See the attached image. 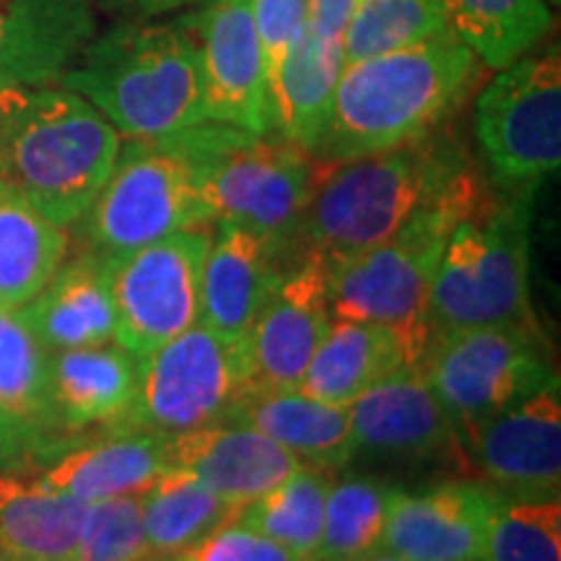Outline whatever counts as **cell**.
Listing matches in <instances>:
<instances>
[{"instance_id": "obj_1", "label": "cell", "mask_w": 561, "mask_h": 561, "mask_svg": "<svg viewBox=\"0 0 561 561\" xmlns=\"http://www.w3.org/2000/svg\"><path fill=\"white\" fill-rule=\"evenodd\" d=\"M476 172L466 144L447 125L398 149L331 164L301 216L294 257L314 255L331 265L377 248Z\"/></svg>"}, {"instance_id": "obj_2", "label": "cell", "mask_w": 561, "mask_h": 561, "mask_svg": "<svg viewBox=\"0 0 561 561\" xmlns=\"http://www.w3.org/2000/svg\"><path fill=\"white\" fill-rule=\"evenodd\" d=\"M481 73L479 58L450 34L346 62L312 157L341 164L411 144L450 123Z\"/></svg>"}, {"instance_id": "obj_3", "label": "cell", "mask_w": 561, "mask_h": 561, "mask_svg": "<svg viewBox=\"0 0 561 561\" xmlns=\"http://www.w3.org/2000/svg\"><path fill=\"white\" fill-rule=\"evenodd\" d=\"M242 136L206 121L170 136L123 140L107 182L73 224L81 252L110 261L178 231L214 227L208 172Z\"/></svg>"}, {"instance_id": "obj_4", "label": "cell", "mask_w": 561, "mask_h": 561, "mask_svg": "<svg viewBox=\"0 0 561 561\" xmlns=\"http://www.w3.org/2000/svg\"><path fill=\"white\" fill-rule=\"evenodd\" d=\"M123 138L60 83L0 91V182L68 229L107 182Z\"/></svg>"}, {"instance_id": "obj_5", "label": "cell", "mask_w": 561, "mask_h": 561, "mask_svg": "<svg viewBox=\"0 0 561 561\" xmlns=\"http://www.w3.org/2000/svg\"><path fill=\"white\" fill-rule=\"evenodd\" d=\"M107 117L123 140L159 138L208 121L198 45L185 13L115 21L60 79Z\"/></svg>"}, {"instance_id": "obj_6", "label": "cell", "mask_w": 561, "mask_h": 561, "mask_svg": "<svg viewBox=\"0 0 561 561\" xmlns=\"http://www.w3.org/2000/svg\"><path fill=\"white\" fill-rule=\"evenodd\" d=\"M496 195L476 172L458 191L424 208L377 248L328 268V307L335 320L388 325L403 341L409 364H421L434 335L432 280L455 224Z\"/></svg>"}, {"instance_id": "obj_7", "label": "cell", "mask_w": 561, "mask_h": 561, "mask_svg": "<svg viewBox=\"0 0 561 561\" xmlns=\"http://www.w3.org/2000/svg\"><path fill=\"white\" fill-rule=\"evenodd\" d=\"M536 191L502 193L455 224L432 280V325H530V219Z\"/></svg>"}, {"instance_id": "obj_8", "label": "cell", "mask_w": 561, "mask_h": 561, "mask_svg": "<svg viewBox=\"0 0 561 561\" xmlns=\"http://www.w3.org/2000/svg\"><path fill=\"white\" fill-rule=\"evenodd\" d=\"M421 369L450 416L460 445L496 413L559 385L536 322L434 333Z\"/></svg>"}, {"instance_id": "obj_9", "label": "cell", "mask_w": 561, "mask_h": 561, "mask_svg": "<svg viewBox=\"0 0 561 561\" xmlns=\"http://www.w3.org/2000/svg\"><path fill=\"white\" fill-rule=\"evenodd\" d=\"M476 144L502 193L538 191L561 164L559 45L533 47L507 66L473 102Z\"/></svg>"}, {"instance_id": "obj_10", "label": "cell", "mask_w": 561, "mask_h": 561, "mask_svg": "<svg viewBox=\"0 0 561 561\" xmlns=\"http://www.w3.org/2000/svg\"><path fill=\"white\" fill-rule=\"evenodd\" d=\"M252 388L248 339H224L193 325L138 359V388L115 432H187L221 424Z\"/></svg>"}, {"instance_id": "obj_11", "label": "cell", "mask_w": 561, "mask_h": 561, "mask_svg": "<svg viewBox=\"0 0 561 561\" xmlns=\"http://www.w3.org/2000/svg\"><path fill=\"white\" fill-rule=\"evenodd\" d=\"M328 167L273 133H244L214 161L206 195L216 221L237 224L268 242L280 257H294L301 216Z\"/></svg>"}, {"instance_id": "obj_12", "label": "cell", "mask_w": 561, "mask_h": 561, "mask_svg": "<svg viewBox=\"0 0 561 561\" xmlns=\"http://www.w3.org/2000/svg\"><path fill=\"white\" fill-rule=\"evenodd\" d=\"M210 229H185L107 265L117 346L136 359L178 339L201 322V278Z\"/></svg>"}, {"instance_id": "obj_13", "label": "cell", "mask_w": 561, "mask_h": 561, "mask_svg": "<svg viewBox=\"0 0 561 561\" xmlns=\"http://www.w3.org/2000/svg\"><path fill=\"white\" fill-rule=\"evenodd\" d=\"M185 19L198 45L208 121L271 136V91L252 0H206Z\"/></svg>"}, {"instance_id": "obj_14", "label": "cell", "mask_w": 561, "mask_h": 561, "mask_svg": "<svg viewBox=\"0 0 561 561\" xmlns=\"http://www.w3.org/2000/svg\"><path fill=\"white\" fill-rule=\"evenodd\" d=\"M331 325L328 268L320 257L297 255L280 273L248 333L252 388L294 390Z\"/></svg>"}, {"instance_id": "obj_15", "label": "cell", "mask_w": 561, "mask_h": 561, "mask_svg": "<svg viewBox=\"0 0 561 561\" xmlns=\"http://www.w3.org/2000/svg\"><path fill=\"white\" fill-rule=\"evenodd\" d=\"M468 447L489 489L523 500H553L561 491L559 385L496 413Z\"/></svg>"}, {"instance_id": "obj_16", "label": "cell", "mask_w": 561, "mask_h": 561, "mask_svg": "<svg viewBox=\"0 0 561 561\" xmlns=\"http://www.w3.org/2000/svg\"><path fill=\"white\" fill-rule=\"evenodd\" d=\"M494 496L466 481L392 489L380 549L401 561H483Z\"/></svg>"}, {"instance_id": "obj_17", "label": "cell", "mask_w": 561, "mask_h": 561, "mask_svg": "<svg viewBox=\"0 0 561 561\" xmlns=\"http://www.w3.org/2000/svg\"><path fill=\"white\" fill-rule=\"evenodd\" d=\"M91 0H0V91L53 87L100 32Z\"/></svg>"}, {"instance_id": "obj_18", "label": "cell", "mask_w": 561, "mask_h": 561, "mask_svg": "<svg viewBox=\"0 0 561 561\" xmlns=\"http://www.w3.org/2000/svg\"><path fill=\"white\" fill-rule=\"evenodd\" d=\"M164 450L170 471L193 476L237 507L257 500L305 466L271 437L231 421L164 434Z\"/></svg>"}, {"instance_id": "obj_19", "label": "cell", "mask_w": 561, "mask_h": 561, "mask_svg": "<svg viewBox=\"0 0 561 561\" xmlns=\"http://www.w3.org/2000/svg\"><path fill=\"white\" fill-rule=\"evenodd\" d=\"M356 450L432 458L460 447L450 416L421 364H403L348 405Z\"/></svg>"}, {"instance_id": "obj_20", "label": "cell", "mask_w": 561, "mask_h": 561, "mask_svg": "<svg viewBox=\"0 0 561 561\" xmlns=\"http://www.w3.org/2000/svg\"><path fill=\"white\" fill-rule=\"evenodd\" d=\"M214 227L201 278V325L231 341L248 339L284 273V257L237 224L216 221Z\"/></svg>"}, {"instance_id": "obj_21", "label": "cell", "mask_w": 561, "mask_h": 561, "mask_svg": "<svg viewBox=\"0 0 561 561\" xmlns=\"http://www.w3.org/2000/svg\"><path fill=\"white\" fill-rule=\"evenodd\" d=\"M227 421L244 424L286 447L305 466L339 471L356 458L348 409L314 401L299 388H250L229 411Z\"/></svg>"}, {"instance_id": "obj_22", "label": "cell", "mask_w": 561, "mask_h": 561, "mask_svg": "<svg viewBox=\"0 0 561 561\" xmlns=\"http://www.w3.org/2000/svg\"><path fill=\"white\" fill-rule=\"evenodd\" d=\"M19 312L53 354L110 343L115 335V312L107 265L89 252H81L73 261L66 257L45 289L19 307Z\"/></svg>"}, {"instance_id": "obj_23", "label": "cell", "mask_w": 561, "mask_h": 561, "mask_svg": "<svg viewBox=\"0 0 561 561\" xmlns=\"http://www.w3.org/2000/svg\"><path fill=\"white\" fill-rule=\"evenodd\" d=\"M167 466L161 432H115L110 439L76 447L53 462L39 483L83 504L117 496H140L153 486Z\"/></svg>"}, {"instance_id": "obj_24", "label": "cell", "mask_w": 561, "mask_h": 561, "mask_svg": "<svg viewBox=\"0 0 561 561\" xmlns=\"http://www.w3.org/2000/svg\"><path fill=\"white\" fill-rule=\"evenodd\" d=\"M403 364H409V354L392 328L331 318L299 390L314 401L348 409Z\"/></svg>"}, {"instance_id": "obj_25", "label": "cell", "mask_w": 561, "mask_h": 561, "mask_svg": "<svg viewBox=\"0 0 561 561\" xmlns=\"http://www.w3.org/2000/svg\"><path fill=\"white\" fill-rule=\"evenodd\" d=\"M346 53L305 26L268 83L273 136L314 151L328 128Z\"/></svg>"}, {"instance_id": "obj_26", "label": "cell", "mask_w": 561, "mask_h": 561, "mask_svg": "<svg viewBox=\"0 0 561 561\" xmlns=\"http://www.w3.org/2000/svg\"><path fill=\"white\" fill-rule=\"evenodd\" d=\"M138 388V359L123 346L68 348L53 354V405L58 426H115L130 411Z\"/></svg>"}, {"instance_id": "obj_27", "label": "cell", "mask_w": 561, "mask_h": 561, "mask_svg": "<svg viewBox=\"0 0 561 561\" xmlns=\"http://www.w3.org/2000/svg\"><path fill=\"white\" fill-rule=\"evenodd\" d=\"M87 507L39 481L0 473V559L76 561Z\"/></svg>"}, {"instance_id": "obj_28", "label": "cell", "mask_w": 561, "mask_h": 561, "mask_svg": "<svg viewBox=\"0 0 561 561\" xmlns=\"http://www.w3.org/2000/svg\"><path fill=\"white\" fill-rule=\"evenodd\" d=\"M68 229L0 182V307L19 310L45 289L68 257Z\"/></svg>"}, {"instance_id": "obj_29", "label": "cell", "mask_w": 561, "mask_h": 561, "mask_svg": "<svg viewBox=\"0 0 561 561\" xmlns=\"http://www.w3.org/2000/svg\"><path fill=\"white\" fill-rule=\"evenodd\" d=\"M447 34L483 68H502L530 53L553 26L551 0H439Z\"/></svg>"}, {"instance_id": "obj_30", "label": "cell", "mask_w": 561, "mask_h": 561, "mask_svg": "<svg viewBox=\"0 0 561 561\" xmlns=\"http://www.w3.org/2000/svg\"><path fill=\"white\" fill-rule=\"evenodd\" d=\"M144 530L157 559L170 561L193 546L206 541L210 533L234 523L240 507L214 494L201 481L182 471L161 473L149 491L140 494Z\"/></svg>"}, {"instance_id": "obj_31", "label": "cell", "mask_w": 561, "mask_h": 561, "mask_svg": "<svg viewBox=\"0 0 561 561\" xmlns=\"http://www.w3.org/2000/svg\"><path fill=\"white\" fill-rule=\"evenodd\" d=\"M331 473L314 466H299L278 486L240 507L237 523L261 533L297 557L314 561L320 549Z\"/></svg>"}, {"instance_id": "obj_32", "label": "cell", "mask_w": 561, "mask_h": 561, "mask_svg": "<svg viewBox=\"0 0 561 561\" xmlns=\"http://www.w3.org/2000/svg\"><path fill=\"white\" fill-rule=\"evenodd\" d=\"M0 405L47 432L58 426L53 405V351L19 310L0 307Z\"/></svg>"}, {"instance_id": "obj_33", "label": "cell", "mask_w": 561, "mask_h": 561, "mask_svg": "<svg viewBox=\"0 0 561 561\" xmlns=\"http://www.w3.org/2000/svg\"><path fill=\"white\" fill-rule=\"evenodd\" d=\"M390 494L388 483L364 476L331 483L314 561H359L380 551Z\"/></svg>"}, {"instance_id": "obj_34", "label": "cell", "mask_w": 561, "mask_h": 561, "mask_svg": "<svg viewBox=\"0 0 561 561\" xmlns=\"http://www.w3.org/2000/svg\"><path fill=\"white\" fill-rule=\"evenodd\" d=\"M447 34L439 0H356L343 53L346 62Z\"/></svg>"}, {"instance_id": "obj_35", "label": "cell", "mask_w": 561, "mask_h": 561, "mask_svg": "<svg viewBox=\"0 0 561 561\" xmlns=\"http://www.w3.org/2000/svg\"><path fill=\"white\" fill-rule=\"evenodd\" d=\"M483 561H561V502L496 491Z\"/></svg>"}, {"instance_id": "obj_36", "label": "cell", "mask_w": 561, "mask_h": 561, "mask_svg": "<svg viewBox=\"0 0 561 561\" xmlns=\"http://www.w3.org/2000/svg\"><path fill=\"white\" fill-rule=\"evenodd\" d=\"M76 561H161L146 541L140 496L89 504Z\"/></svg>"}, {"instance_id": "obj_37", "label": "cell", "mask_w": 561, "mask_h": 561, "mask_svg": "<svg viewBox=\"0 0 561 561\" xmlns=\"http://www.w3.org/2000/svg\"><path fill=\"white\" fill-rule=\"evenodd\" d=\"M307 0H252V19L261 39L268 83L307 26Z\"/></svg>"}, {"instance_id": "obj_38", "label": "cell", "mask_w": 561, "mask_h": 561, "mask_svg": "<svg viewBox=\"0 0 561 561\" xmlns=\"http://www.w3.org/2000/svg\"><path fill=\"white\" fill-rule=\"evenodd\" d=\"M170 561H307L261 533L244 528L240 523H229L210 533L206 541L193 546Z\"/></svg>"}, {"instance_id": "obj_39", "label": "cell", "mask_w": 561, "mask_h": 561, "mask_svg": "<svg viewBox=\"0 0 561 561\" xmlns=\"http://www.w3.org/2000/svg\"><path fill=\"white\" fill-rule=\"evenodd\" d=\"M91 3L115 21H159L198 9L206 0H91Z\"/></svg>"}, {"instance_id": "obj_40", "label": "cell", "mask_w": 561, "mask_h": 561, "mask_svg": "<svg viewBox=\"0 0 561 561\" xmlns=\"http://www.w3.org/2000/svg\"><path fill=\"white\" fill-rule=\"evenodd\" d=\"M307 26L314 37L328 45L343 47L351 16H354L356 0H307Z\"/></svg>"}, {"instance_id": "obj_41", "label": "cell", "mask_w": 561, "mask_h": 561, "mask_svg": "<svg viewBox=\"0 0 561 561\" xmlns=\"http://www.w3.org/2000/svg\"><path fill=\"white\" fill-rule=\"evenodd\" d=\"M42 430L26 424L24 419L13 416L0 405V458L3 455H16L21 450H30L42 439Z\"/></svg>"}, {"instance_id": "obj_42", "label": "cell", "mask_w": 561, "mask_h": 561, "mask_svg": "<svg viewBox=\"0 0 561 561\" xmlns=\"http://www.w3.org/2000/svg\"><path fill=\"white\" fill-rule=\"evenodd\" d=\"M359 561H401L398 557H392V553H388V551H375V553H369V557H364V559H359Z\"/></svg>"}, {"instance_id": "obj_43", "label": "cell", "mask_w": 561, "mask_h": 561, "mask_svg": "<svg viewBox=\"0 0 561 561\" xmlns=\"http://www.w3.org/2000/svg\"><path fill=\"white\" fill-rule=\"evenodd\" d=\"M0 561H9V559H0Z\"/></svg>"}, {"instance_id": "obj_44", "label": "cell", "mask_w": 561, "mask_h": 561, "mask_svg": "<svg viewBox=\"0 0 561 561\" xmlns=\"http://www.w3.org/2000/svg\"><path fill=\"white\" fill-rule=\"evenodd\" d=\"M551 3H557V0H551Z\"/></svg>"}]
</instances>
